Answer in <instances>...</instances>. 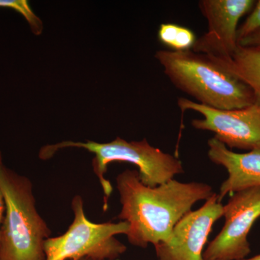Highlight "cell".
I'll return each instance as SVG.
<instances>
[{
	"mask_svg": "<svg viewBox=\"0 0 260 260\" xmlns=\"http://www.w3.org/2000/svg\"><path fill=\"white\" fill-rule=\"evenodd\" d=\"M116 188L121 205L118 218L129 225L128 242L143 249L169 240L174 226L193 205L214 193L206 183L174 179L150 187L141 182L138 171L130 169L117 176Z\"/></svg>",
	"mask_w": 260,
	"mask_h": 260,
	"instance_id": "obj_1",
	"label": "cell"
},
{
	"mask_svg": "<svg viewBox=\"0 0 260 260\" xmlns=\"http://www.w3.org/2000/svg\"><path fill=\"white\" fill-rule=\"evenodd\" d=\"M155 57L173 85L198 104L231 110L258 102L247 85L209 56L192 50H159Z\"/></svg>",
	"mask_w": 260,
	"mask_h": 260,
	"instance_id": "obj_2",
	"label": "cell"
},
{
	"mask_svg": "<svg viewBox=\"0 0 260 260\" xmlns=\"http://www.w3.org/2000/svg\"><path fill=\"white\" fill-rule=\"evenodd\" d=\"M5 215L0 227V260H46L51 231L38 212L31 181L0 165Z\"/></svg>",
	"mask_w": 260,
	"mask_h": 260,
	"instance_id": "obj_3",
	"label": "cell"
},
{
	"mask_svg": "<svg viewBox=\"0 0 260 260\" xmlns=\"http://www.w3.org/2000/svg\"><path fill=\"white\" fill-rule=\"evenodd\" d=\"M81 148L95 155L92 167L104 191V210H107L108 200L110 198L113 186L105 175L108 166L112 162H126L138 168L141 182L150 187L164 184L174 177L184 172L180 159L172 154L165 153L160 149L152 146L148 140L126 141L117 137L107 143L94 141H64L43 147L39 158L48 160L61 149Z\"/></svg>",
	"mask_w": 260,
	"mask_h": 260,
	"instance_id": "obj_4",
	"label": "cell"
},
{
	"mask_svg": "<svg viewBox=\"0 0 260 260\" xmlns=\"http://www.w3.org/2000/svg\"><path fill=\"white\" fill-rule=\"evenodd\" d=\"M73 220L67 232L50 237L45 242L46 260H73L90 257L99 260H119L126 246L116 236L126 235L129 224L96 223L90 221L84 209L83 198L76 195L72 201Z\"/></svg>",
	"mask_w": 260,
	"mask_h": 260,
	"instance_id": "obj_5",
	"label": "cell"
},
{
	"mask_svg": "<svg viewBox=\"0 0 260 260\" xmlns=\"http://www.w3.org/2000/svg\"><path fill=\"white\" fill-rule=\"evenodd\" d=\"M178 107L181 112L190 110L199 113L202 119H194L191 125L196 129L209 131L214 138L229 149L250 150L260 149V102L242 109H214L179 98Z\"/></svg>",
	"mask_w": 260,
	"mask_h": 260,
	"instance_id": "obj_6",
	"label": "cell"
},
{
	"mask_svg": "<svg viewBox=\"0 0 260 260\" xmlns=\"http://www.w3.org/2000/svg\"><path fill=\"white\" fill-rule=\"evenodd\" d=\"M221 232L203 252L205 260H240L251 252L248 235L260 218V186L238 191L223 205Z\"/></svg>",
	"mask_w": 260,
	"mask_h": 260,
	"instance_id": "obj_7",
	"label": "cell"
},
{
	"mask_svg": "<svg viewBox=\"0 0 260 260\" xmlns=\"http://www.w3.org/2000/svg\"><path fill=\"white\" fill-rule=\"evenodd\" d=\"M223 205L213 193L199 209L191 210L173 229L169 240L154 246L158 260H205L204 247Z\"/></svg>",
	"mask_w": 260,
	"mask_h": 260,
	"instance_id": "obj_8",
	"label": "cell"
},
{
	"mask_svg": "<svg viewBox=\"0 0 260 260\" xmlns=\"http://www.w3.org/2000/svg\"><path fill=\"white\" fill-rule=\"evenodd\" d=\"M254 0H201L200 12L208 22V31L197 39L192 50L213 57H227L238 47L240 19L252 10Z\"/></svg>",
	"mask_w": 260,
	"mask_h": 260,
	"instance_id": "obj_9",
	"label": "cell"
},
{
	"mask_svg": "<svg viewBox=\"0 0 260 260\" xmlns=\"http://www.w3.org/2000/svg\"><path fill=\"white\" fill-rule=\"evenodd\" d=\"M208 155L216 165L226 169L229 177L221 184L219 201L227 194L260 186V149L245 153L232 151L216 138L208 140Z\"/></svg>",
	"mask_w": 260,
	"mask_h": 260,
	"instance_id": "obj_10",
	"label": "cell"
},
{
	"mask_svg": "<svg viewBox=\"0 0 260 260\" xmlns=\"http://www.w3.org/2000/svg\"><path fill=\"white\" fill-rule=\"evenodd\" d=\"M210 57L247 85L260 102V48L238 45L231 56Z\"/></svg>",
	"mask_w": 260,
	"mask_h": 260,
	"instance_id": "obj_11",
	"label": "cell"
},
{
	"mask_svg": "<svg viewBox=\"0 0 260 260\" xmlns=\"http://www.w3.org/2000/svg\"><path fill=\"white\" fill-rule=\"evenodd\" d=\"M158 40L169 50H191L197 38L190 29L175 23H162L159 27Z\"/></svg>",
	"mask_w": 260,
	"mask_h": 260,
	"instance_id": "obj_12",
	"label": "cell"
},
{
	"mask_svg": "<svg viewBox=\"0 0 260 260\" xmlns=\"http://www.w3.org/2000/svg\"><path fill=\"white\" fill-rule=\"evenodd\" d=\"M0 8H8L18 12L28 22L32 32L35 35H40L43 30L41 19L32 11L26 0H0Z\"/></svg>",
	"mask_w": 260,
	"mask_h": 260,
	"instance_id": "obj_13",
	"label": "cell"
},
{
	"mask_svg": "<svg viewBox=\"0 0 260 260\" xmlns=\"http://www.w3.org/2000/svg\"><path fill=\"white\" fill-rule=\"evenodd\" d=\"M260 30V0L255 3L250 14L245 21L239 27L237 32L238 43L253 32Z\"/></svg>",
	"mask_w": 260,
	"mask_h": 260,
	"instance_id": "obj_14",
	"label": "cell"
},
{
	"mask_svg": "<svg viewBox=\"0 0 260 260\" xmlns=\"http://www.w3.org/2000/svg\"><path fill=\"white\" fill-rule=\"evenodd\" d=\"M238 44L242 47L260 48V30L244 38Z\"/></svg>",
	"mask_w": 260,
	"mask_h": 260,
	"instance_id": "obj_15",
	"label": "cell"
},
{
	"mask_svg": "<svg viewBox=\"0 0 260 260\" xmlns=\"http://www.w3.org/2000/svg\"><path fill=\"white\" fill-rule=\"evenodd\" d=\"M2 164H3V157H2L1 151H0V165H2ZM5 210V206L4 198H3L1 191H0V227H1L3 218H4Z\"/></svg>",
	"mask_w": 260,
	"mask_h": 260,
	"instance_id": "obj_16",
	"label": "cell"
},
{
	"mask_svg": "<svg viewBox=\"0 0 260 260\" xmlns=\"http://www.w3.org/2000/svg\"><path fill=\"white\" fill-rule=\"evenodd\" d=\"M240 260H260V254H257V255L252 256V257L245 258V259Z\"/></svg>",
	"mask_w": 260,
	"mask_h": 260,
	"instance_id": "obj_17",
	"label": "cell"
},
{
	"mask_svg": "<svg viewBox=\"0 0 260 260\" xmlns=\"http://www.w3.org/2000/svg\"><path fill=\"white\" fill-rule=\"evenodd\" d=\"M73 260H99V259H92V258H90V257H82V258H80V259H73Z\"/></svg>",
	"mask_w": 260,
	"mask_h": 260,
	"instance_id": "obj_18",
	"label": "cell"
}]
</instances>
